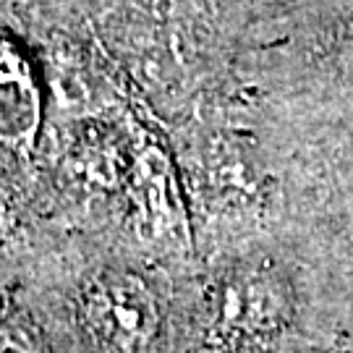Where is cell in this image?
I'll return each mask as SVG.
<instances>
[{
	"instance_id": "6da1fadb",
	"label": "cell",
	"mask_w": 353,
	"mask_h": 353,
	"mask_svg": "<svg viewBox=\"0 0 353 353\" xmlns=\"http://www.w3.org/2000/svg\"><path fill=\"white\" fill-rule=\"evenodd\" d=\"M343 306L351 303L319 301L283 256L243 254L196 290L170 327V353H353Z\"/></svg>"
},
{
	"instance_id": "7a4b0ae2",
	"label": "cell",
	"mask_w": 353,
	"mask_h": 353,
	"mask_svg": "<svg viewBox=\"0 0 353 353\" xmlns=\"http://www.w3.org/2000/svg\"><path fill=\"white\" fill-rule=\"evenodd\" d=\"M65 353H170V325L154 288L131 267L87 272L74 290Z\"/></svg>"
},
{
	"instance_id": "3957f363",
	"label": "cell",
	"mask_w": 353,
	"mask_h": 353,
	"mask_svg": "<svg viewBox=\"0 0 353 353\" xmlns=\"http://www.w3.org/2000/svg\"><path fill=\"white\" fill-rule=\"evenodd\" d=\"M39 123V97L24 55L0 39V139L29 141Z\"/></svg>"
},
{
	"instance_id": "277c9868",
	"label": "cell",
	"mask_w": 353,
	"mask_h": 353,
	"mask_svg": "<svg viewBox=\"0 0 353 353\" xmlns=\"http://www.w3.org/2000/svg\"><path fill=\"white\" fill-rule=\"evenodd\" d=\"M322 68L330 84L353 100V8L325 29L322 39Z\"/></svg>"
}]
</instances>
